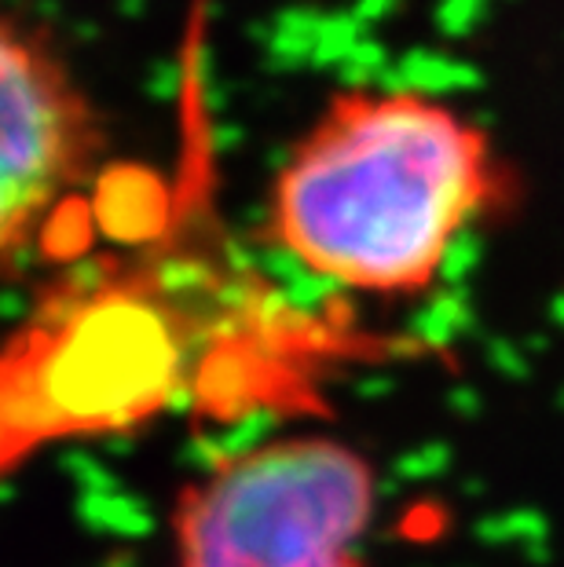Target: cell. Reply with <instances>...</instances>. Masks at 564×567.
<instances>
[{"label":"cell","mask_w":564,"mask_h":567,"mask_svg":"<svg viewBox=\"0 0 564 567\" xmlns=\"http://www.w3.org/2000/svg\"><path fill=\"white\" fill-rule=\"evenodd\" d=\"M100 151L85 84L38 30L0 11V275L81 195Z\"/></svg>","instance_id":"obj_3"},{"label":"cell","mask_w":564,"mask_h":567,"mask_svg":"<svg viewBox=\"0 0 564 567\" xmlns=\"http://www.w3.org/2000/svg\"><path fill=\"white\" fill-rule=\"evenodd\" d=\"M378 476L322 432L260 440L180 491L173 567H367Z\"/></svg>","instance_id":"obj_2"},{"label":"cell","mask_w":564,"mask_h":567,"mask_svg":"<svg viewBox=\"0 0 564 567\" xmlns=\"http://www.w3.org/2000/svg\"><path fill=\"white\" fill-rule=\"evenodd\" d=\"M506 198L510 168L465 111L418 89H352L283 158L268 238L348 293L418 297Z\"/></svg>","instance_id":"obj_1"}]
</instances>
